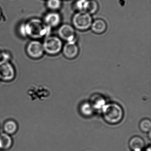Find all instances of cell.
<instances>
[{
  "label": "cell",
  "instance_id": "obj_22",
  "mask_svg": "<svg viewBox=\"0 0 151 151\" xmlns=\"http://www.w3.org/2000/svg\"><path fill=\"white\" fill-rule=\"evenodd\" d=\"M1 11H0V17H1Z\"/></svg>",
  "mask_w": 151,
  "mask_h": 151
},
{
  "label": "cell",
  "instance_id": "obj_2",
  "mask_svg": "<svg viewBox=\"0 0 151 151\" xmlns=\"http://www.w3.org/2000/svg\"><path fill=\"white\" fill-rule=\"evenodd\" d=\"M101 113L105 122L112 125L121 122L124 115L122 107L115 102L107 103Z\"/></svg>",
  "mask_w": 151,
  "mask_h": 151
},
{
  "label": "cell",
  "instance_id": "obj_13",
  "mask_svg": "<svg viewBox=\"0 0 151 151\" xmlns=\"http://www.w3.org/2000/svg\"><path fill=\"white\" fill-rule=\"evenodd\" d=\"M80 114L85 117H91L94 114V111L90 101H84L80 104L79 108Z\"/></svg>",
  "mask_w": 151,
  "mask_h": 151
},
{
  "label": "cell",
  "instance_id": "obj_6",
  "mask_svg": "<svg viewBox=\"0 0 151 151\" xmlns=\"http://www.w3.org/2000/svg\"><path fill=\"white\" fill-rule=\"evenodd\" d=\"M59 37L66 42L76 41V29L72 25L65 24L60 26L58 30Z\"/></svg>",
  "mask_w": 151,
  "mask_h": 151
},
{
  "label": "cell",
  "instance_id": "obj_5",
  "mask_svg": "<svg viewBox=\"0 0 151 151\" xmlns=\"http://www.w3.org/2000/svg\"><path fill=\"white\" fill-rule=\"evenodd\" d=\"M15 77V70L8 60L0 61V80L5 82L12 81Z\"/></svg>",
  "mask_w": 151,
  "mask_h": 151
},
{
  "label": "cell",
  "instance_id": "obj_21",
  "mask_svg": "<svg viewBox=\"0 0 151 151\" xmlns=\"http://www.w3.org/2000/svg\"><path fill=\"white\" fill-rule=\"evenodd\" d=\"M1 57H2V55H1V54L0 53V60L1 59Z\"/></svg>",
  "mask_w": 151,
  "mask_h": 151
},
{
  "label": "cell",
  "instance_id": "obj_8",
  "mask_svg": "<svg viewBox=\"0 0 151 151\" xmlns=\"http://www.w3.org/2000/svg\"><path fill=\"white\" fill-rule=\"evenodd\" d=\"M27 51L31 57L35 59L41 57L45 52L43 44L37 40L32 41L29 44Z\"/></svg>",
  "mask_w": 151,
  "mask_h": 151
},
{
  "label": "cell",
  "instance_id": "obj_19",
  "mask_svg": "<svg viewBox=\"0 0 151 151\" xmlns=\"http://www.w3.org/2000/svg\"><path fill=\"white\" fill-rule=\"evenodd\" d=\"M86 0H76L74 7L77 12H83L84 6Z\"/></svg>",
  "mask_w": 151,
  "mask_h": 151
},
{
  "label": "cell",
  "instance_id": "obj_17",
  "mask_svg": "<svg viewBox=\"0 0 151 151\" xmlns=\"http://www.w3.org/2000/svg\"><path fill=\"white\" fill-rule=\"evenodd\" d=\"M139 128L142 132L148 133L151 131V122L150 119H143L140 121L139 124Z\"/></svg>",
  "mask_w": 151,
  "mask_h": 151
},
{
  "label": "cell",
  "instance_id": "obj_11",
  "mask_svg": "<svg viewBox=\"0 0 151 151\" xmlns=\"http://www.w3.org/2000/svg\"><path fill=\"white\" fill-rule=\"evenodd\" d=\"M91 104L92 106L94 111L101 112L103 108L107 104L104 97L99 94L93 95L91 98Z\"/></svg>",
  "mask_w": 151,
  "mask_h": 151
},
{
  "label": "cell",
  "instance_id": "obj_10",
  "mask_svg": "<svg viewBox=\"0 0 151 151\" xmlns=\"http://www.w3.org/2000/svg\"><path fill=\"white\" fill-rule=\"evenodd\" d=\"M91 29L92 31L95 34H102L106 31L107 24L106 21L99 18L93 21Z\"/></svg>",
  "mask_w": 151,
  "mask_h": 151
},
{
  "label": "cell",
  "instance_id": "obj_4",
  "mask_svg": "<svg viewBox=\"0 0 151 151\" xmlns=\"http://www.w3.org/2000/svg\"><path fill=\"white\" fill-rule=\"evenodd\" d=\"M43 45L45 52L51 55H55L59 54L62 50L63 47L62 40L55 36L47 38Z\"/></svg>",
  "mask_w": 151,
  "mask_h": 151
},
{
  "label": "cell",
  "instance_id": "obj_12",
  "mask_svg": "<svg viewBox=\"0 0 151 151\" xmlns=\"http://www.w3.org/2000/svg\"><path fill=\"white\" fill-rule=\"evenodd\" d=\"M129 145L132 151H142L145 147V141L140 137L134 136L130 139Z\"/></svg>",
  "mask_w": 151,
  "mask_h": 151
},
{
  "label": "cell",
  "instance_id": "obj_9",
  "mask_svg": "<svg viewBox=\"0 0 151 151\" xmlns=\"http://www.w3.org/2000/svg\"><path fill=\"white\" fill-rule=\"evenodd\" d=\"M61 21L60 14L55 12L48 13L45 18V23L49 28L57 27L60 24Z\"/></svg>",
  "mask_w": 151,
  "mask_h": 151
},
{
  "label": "cell",
  "instance_id": "obj_1",
  "mask_svg": "<svg viewBox=\"0 0 151 151\" xmlns=\"http://www.w3.org/2000/svg\"><path fill=\"white\" fill-rule=\"evenodd\" d=\"M49 27L38 19H32L20 27V32L24 36L39 38L48 33Z\"/></svg>",
  "mask_w": 151,
  "mask_h": 151
},
{
  "label": "cell",
  "instance_id": "obj_15",
  "mask_svg": "<svg viewBox=\"0 0 151 151\" xmlns=\"http://www.w3.org/2000/svg\"><path fill=\"white\" fill-rule=\"evenodd\" d=\"M13 145V139L10 135L6 133L0 134V149L7 150L9 149Z\"/></svg>",
  "mask_w": 151,
  "mask_h": 151
},
{
  "label": "cell",
  "instance_id": "obj_20",
  "mask_svg": "<svg viewBox=\"0 0 151 151\" xmlns=\"http://www.w3.org/2000/svg\"><path fill=\"white\" fill-rule=\"evenodd\" d=\"M145 151H151V147H150V146L147 147Z\"/></svg>",
  "mask_w": 151,
  "mask_h": 151
},
{
  "label": "cell",
  "instance_id": "obj_18",
  "mask_svg": "<svg viewBox=\"0 0 151 151\" xmlns=\"http://www.w3.org/2000/svg\"><path fill=\"white\" fill-rule=\"evenodd\" d=\"M61 0H48L47 6L51 10L55 11L58 10L61 7Z\"/></svg>",
  "mask_w": 151,
  "mask_h": 151
},
{
  "label": "cell",
  "instance_id": "obj_3",
  "mask_svg": "<svg viewBox=\"0 0 151 151\" xmlns=\"http://www.w3.org/2000/svg\"><path fill=\"white\" fill-rule=\"evenodd\" d=\"M91 15L85 12H77L72 18V26L79 31H86L91 28L93 22Z\"/></svg>",
  "mask_w": 151,
  "mask_h": 151
},
{
  "label": "cell",
  "instance_id": "obj_7",
  "mask_svg": "<svg viewBox=\"0 0 151 151\" xmlns=\"http://www.w3.org/2000/svg\"><path fill=\"white\" fill-rule=\"evenodd\" d=\"M63 55L68 60H73L78 56L79 48L76 41L67 42L62 50Z\"/></svg>",
  "mask_w": 151,
  "mask_h": 151
},
{
  "label": "cell",
  "instance_id": "obj_16",
  "mask_svg": "<svg viewBox=\"0 0 151 151\" xmlns=\"http://www.w3.org/2000/svg\"><path fill=\"white\" fill-rule=\"evenodd\" d=\"M3 129L5 133L10 135L16 132L18 126L17 123L14 120H9L4 124Z\"/></svg>",
  "mask_w": 151,
  "mask_h": 151
},
{
  "label": "cell",
  "instance_id": "obj_14",
  "mask_svg": "<svg viewBox=\"0 0 151 151\" xmlns=\"http://www.w3.org/2000/svg\"><path fill=\"white\" fill-rule=\"evenodd\" d=\"M99 9V3L96 0H86L84 6L83 12L92 15L96 14Z\"/></svg>",
  "mask_w": 151,
  "mask_h": 151
}]
</instances>
